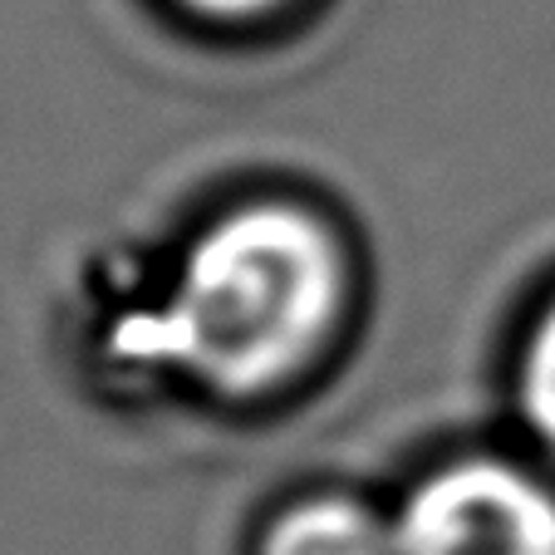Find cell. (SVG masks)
<instances>
[{
	"mask_svg": "<svg viewBox=\"0 0 555 555\" xmlns=\"http://www.w3.org/2000/svg\"><path fill=\"white\" fill-rule=\"evenodd\" d=\"M339 256L314 217L281 202L242 207L192 246L168 310L138 345L221 393H261L305 364L335 325Z\"/></svg>",
	"mask_w": 555,
	"mask_h": 555,
	"instance_id": "6da1fadb",
	"label": "cell"
},
{
	"mask_svg": "<svg viewBox=\"0 0 555 555\" xmlns=\"http://www.w3.org/2000/svg\"><path fill=\"white\" fill-rule=\"evenodd\" d=\"M399 555H555V496L506 462H457L409 496Z\"/></svg>",
	"mask_w": 555,
	"mask_h": 555,
	"instance_id": "7a4b0ae2",
	"label": "cell"
},
{
	"mask_svg": "<svg viewBox=\"0 0 555 555\" xmlns=\"http://www.w3.org/2000/svg\"><path fill=\"white\" fill-rule=\"evenodd\" d=\"M266 555H399V535L384 531L354 502H305L266 535Z\"/></svg>",
	"mask_w": 555,
	"mask_h": 555,
	"instance_id": "3957f363",
	"label": "cell"
},
{
	"mask_svg": "<svg viewBox=\"0 0 555 555\" xmlns=\"http://www.w3.org/2000/svg\"><path fill=\"white\" fill-rule=\"evenodd\" d=\"M521 393H526V418L535 423L541 442L555 452V305L541 320V330H535L531 349H526Z\"/></svg>",
	"mask_w": 555,
	"mask_h": 555,
	"instance_id": "277c9868",
	"label": "cell"
},
{
	"mask_svg": "<svg viewBox=\"0 0 555 555\" xmlns=\"http://www.w3.org/2000/svg\"><path fill=\"white\" fill-rule=\"evenodd\" d=\"M192 11H211V15H251V11H266L275 0H188Z\"/></svg>",
	"mask_w": 555,
	"mask_h": 555,
	"instance_id": "5b68a950",
	"label": "cell"
}]
</instances>
